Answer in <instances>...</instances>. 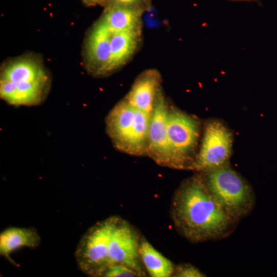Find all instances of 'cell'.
Segmentation results:
<instances>
[{"instance_id": "14", "label": "cell", "mask_w": 277, "mask_h": 277, "mask_svg": "<svg viewBox=\"0 0 277 277\" xmlns=\"http://www.w3.org/2000/svg\"><path fill=\"white\" fill-rule=\"evenodd\" d=\"M41 236L33 228L10 227L3 230L0 234V254L13 261L10 254L24 247L35 248L39 246Z\"/></svg>"}, {"instance_id": "1", "label": "cell", "mask_w": 277, "mask_h": 277, "mask_svg": "<svg viewBox=\"0 0 277 277\" xmlns=\"http://www.w3.org/2000/svg\"><path fill=\"white\" fill-rule=\"evenodd\" d=\"M171 213L179 233L194 243L225 238L239 222L214 199L201 175L181 184L173 197Z\"/></svg>"}, {"instance_id": "8", "label": "cell", "mask_w": 277, "mask_h": 277, "mask_svg": "<svg viewBox=\"0 0 277 277\" xmlns=\"http://www.w3.org/2000/svg\"><path fill=\"white\" fill-rule=\"evenodd\" d=\"M168 108L161 89L151 116L146 154L157 164L172 168L167 127Z\"/></svg>"}, {"instance_id": "2", "label": "cell", "mask_w": 277, "mask_h": 277, "mask_svg": "<svg viewBox=\"0 0 277 277\" xmlns=\"http://www.w3.org/2000/svg\"><path fill=\"white\" fill-rule=\"evenodd\" d=\"M151 114L132 107L125 98L109 112L106 131L119 150L133 155L146 154Z\"/></svg>"}, {"instance_id": "7", "label": "cell", "mask_w": 277, "mask_h": 277, "mask_svg": "<svg viewBox=\"0 0 277 277\" xmlns=\"http://www.w3.org/2000/svg\"><path fill=\"white\" fill-rule=\"evenodd\" d=\"M138 234L125 221L117 217L109 246V266L122 264L135 270L140 276L146 273L142 267Z\"/></svg>"}, {"instance_id": "5", "label": "cell", "mask_w": 277, "mask_h": 277, "mask_svg": "<svg viewBox=\"0 0 277 277\" xmlns=\"http://www.w3.org/2000/svg\"><path fill=\"white\" fill-rule=\"evenodd\" d=\"M167 134L172 168H187L193 162L197 144L199 125L192 117L174 108H168Z\"/></svg>"}, {"instance_id": "9", "label": "cell", "mask_w": 277, "mask_h": 277, "mask_svg": "<svg viewBox=\"0 0 277 277\" xmlns=\"http://www.w3.org/2000/svg\"><path fill=\"white\" fill-rule=\"evenodd\" d=\"M84 63L88 71L94 76H104L111 73L110 32L100 19L86 39Z\"/></svg>"}, {"instance_id": "18", "label": "cell", "mask_w": 277, "mask_h": 277, "mask_svg": "<svg viewBox=\"0 0 277 277\" xmlns=\"http://www.w3.org/2000/svg\"><path fill=\"white\" fill-rule=\"evenodd\" d=\"M108 4L145 11L150 7V0H110Z\"/></svg>"}, {"instance_id": "17", "label": "cell", "mask_w": 277, "mask_h": 277, "mask_svg": "<svg viewBox=\"0 0 277 277\" xmlns=\"http://www.w3.org/2000/svg\"><path fill=\"white\" fill-rule=\"evenodd\" d=\"M174 276L177 277H203L206 275L196 267L189 264L179 265L174 270Z\"/></svg>"}, {"instance_id": "10", "label": "cell", "mask_w": 277, "mask_h": 277, "mask_svg": "<svg viewBox=\"0 0 277 277\" xmlns=\"http://www.w3.org/2000/svg\"><path fill=\"white\" fill-rule=\"evenodd\" d=\"M161 81V75L156 70H146L135 80L125 98L136 109L151 114L162 89Z\"/></svg>"}, {"instance_id": "19", "label": "cell", "mask_w": 277, "mask_h": 277, "mask_svg": "<svg viewBox=\"0 0 277 277\" xmlns=\"http://www.w3.org/2000/svg\"><path fill=\"white\" fill-rule=\"evenodd\" d=\"M110 0H83L85 4L87 6H94L96 5H103L108 4Z\"/></svg>"}, {"instance_id": "13", "label": "cell", "mask_w": 277, "mask_h": 277, "mask_svg": "<svg viewBox=\"0 0 277 277\" xmlns=\"http://www.w3.org/2000/svg\"><path fill=\"white\" fill-rule=\"evenodd\" d=\"M109 31L111 49L110 69L112 72L126 64L136 51L141 42L142 33Z\"/></svg>"}, {"instance_id": "4", "label": "cell", "mask_w": 277, "mask_h": 277, "mask_svg": "<svg viewBox=\"0 0 277 277\" xmlns=\"http://www.w3.org/2000/svg\"><path fill=\"white\" fill-rule=\"evenodd\" d=\"M117 216L109 217L91 227L81 238L75 257L80 269L91 276H103L109 267V246Z\"/></svg>"}, {"instance_id": "16", "label": "cell", "mask_w": 277, "mask_h": 277, "mask_svg": "<svg viewBox=\"0 0 277 277\" xmlns=\"http://www.w3.org/2000/svg\"><path fill=\"white\" fill-rule=\"evenodd\" d=\"M103 276L105 277H133L140 276L134 269L122 264L110 265Z\"/></svg>"}, {"instance_id": "11", "label": "cell", "mask_w": 277, "mask_h": 277, "mask_svg": "<svg viewBox=\"0 0 277 277\" xmlns=\"http://www.w3.org/2000/svg\"><path fill=\"white\" fill-rule=\"evenodd\" d=\"M144 11L108 4L100 20L111 31L142 33Z\"/></svg>"}, {"instance_id": "12", "label": "cell", "mask_w": 277, "mask_h": 277, "mask_svg": "<svg viewBox=\"0 0 277 277\" xmlns=\"http://www.w3.org/2000/svg\"><path fill=\"white\" fill-rule=\"evenodd\" d=\"M49 77L39 61L25 57L12 61L2 69L1 79L15 85L23 84Z\"/></svg>"}, {"instance_id": "6", "label": "cell", "mask_w": 277, "mask_h": 277, "mask_svg": "<svg viewBox=\"0 0 277 277\" xmlns=\"http://www.w3.org/2000/svg\"><path fill=\"white\" fill-rule=\"evenodd\" d=\"M232 146V135L218 122L206 126L200 150L189 166V169L203 172L226 165Z\"/></svg>"}, {"instance_id": "3", "label": "cell", "mask_w": 277, "mask_h": 277, "mask_svg": "<svg viewBox=\"0 0 277 277\" xmlns=\"http://www.w3.org/2000/svg\"><path fill=\"white\" fill-rule=\"evenodd\" d=\"M201 176L214 199L236 221L246 217L253 210L256 199L252 188L227 165L203 172Z\"/></svg>"}, {"instance_id": "15", "label": "cell", "mask_w": 277, "mask_h": 277, "mask_svg": "<svg viewBox=\"0 0 277 277\" xmlns=\"http://www.w3.org/2000/svg\"><path fill=\"white\" fill-rule=\"evenodd\" d=\"M141 260L152 277H169L175 268L171 262L156 250L148 241L141 240L139 244Z\"/></svg>"}]
</instances>
